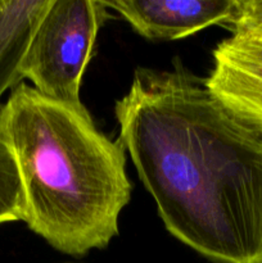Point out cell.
<instances>
[{
	"mask_svg": "<svg viewBox=\"0 0 262 263\" xmlns=\"http://www.w3.org/2000/svg\"><path fill=\"white\" fill-rule=\"evenodd\" d=\"M120 139L172 236L213 263H262V135L181 63L138 68Z\"/></svg>",
	"mask_w": 262,
	"mask_h": 263,
	"instance_id": "obj_1",
	"label": "cell"
},
{
	"mask_svg": "<svg viewBox=\"0 0 262 263\" xmlns=\"http://www.w3.org/2000/svg\"><path fill=\"white\" fill-rule=\"evenodd\" d=\"M0 135L20 171L23 220L54 249L82 257L118 234L131 199L126 149L99 131L85 107L21 82L0 108Z\"/></svg>",
	"mask_w": 262,
	"mask_h": 263,
	"instance_id": "obj_2",
	"label": "cell"
},
{
	"mask_svg": "<svg viewBox=\"0 0 262 263\" xmlns=\"http://www.w3.org/2000/svg\"><path fill=\"white\" fill-rule=\"evenodd\" d=\"M107 10L95 0H51L23 58L22 79L30 80L44 97L84 107L82 76Z\"/></svg>",
	"mask_w": 262,
	"mask_h": 263,
	"instance_id": "obj_3",
	"label": "cell"
},
{
	"mask_svg": "<svg viewBox=\"0 0 262 263\" xmlns=\"http://www.w3.org/2000/svg\"><path fill=\"white\" fill-rule=\"evenodd\" d=\"M211 94L262 135V32L235 31L213 50Z\"/></svg>",
	"mask_w": 262,
	"mask_h": 263,
	"instance_id": "obj_4",
	"label": "cell"
},
{
	"mask_svg": "<svg viewBox=\"0 0 262 263\" xmlns=\"http://www.w3.org/2000/svg\"><path fill=\"white\" fill-rule=\"evenodd\" d=\"M152 40H177L216 23H229L236 0H116L103 2Z\"/></svg>",
	"mask_w": 262,
	"mask_h": 263,
	"instance_id": "obj_5",
	"label": "cell"
},
{
	"mask_svg": "<svg viewBox=\"0 0 262 263\" xmlns=\"http://www.w3.org/2000/svg\"><path fill=\"white\" fill-rule=\"evenodd\" d=\"M51 0H2L0 4V99L22 82L21 66L33 32ZM2 108V107H0Z\"/></svg>",
	"mask_w": 262,
	"mask_h": 263,
	"instance_id": "obj_6",
	"label": "cell"
},
{
	"mask_svg": "<svg viewBox=\"0 0 262 263\" xmlns=\"http://www.w3.org/2000/svg\"><path fill=\"white\" fill-rule=\"evenodd\" d=\"M25 199L17 162L0 135V223L23 220Z\"/></svg>",
	"mask_w": 262,
	"mask_h": 263,
	"instance_id": "obj_7",
	"label": "cell"
},
{
	"mask_svg": "<svg viewBox=\"0 0 262 263\" xmlns=\"http://www.w3.org/2000/svg\"><path fill=\"white\" fill-rule=\"evenodd\" d=\"M228 25L233 28V32H262V0H236L235 10Z\"/></svg>",
	"mask_w": 262,
	"mask_h": 263,
	"instance_id": "obj_8",
	"label": "cell"
},
{
	"mask_svg": "<svg viewBox=\"0 0 262 263\" xmlns=\"http://www.w3.org/2000/svg\"><path fill=\"white\" fill-rule=\"evenodd\" d=\"M0 4H2V0H0Z\"/></svg>",
	"mask_w": 262,
	"mask_h": 263,
	"instance_id": "obj_9",
	"label": "cell"
}]
</instances>
